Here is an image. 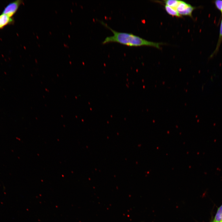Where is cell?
<instances>
[{"label":"cell","instance_id":"obj_6","mask_svg":"<svg viewBox=\"0 0 222 222\" xmlns=\"http://www.w3.org/2000/svg\"><path fill=\"white\" fill-rule=\"evenodd\" d=\"M222 220V204L218 208L214 219L211 222H219Z\"/></svg>","mask_w":222,"mask_h":222},{"label":"cell","instance_id":"obj_9","mask_svg":"<svg viewBox=\"0 0 222 222\" xmlns=\"http://www.w3.org/2000/svg\"><path fill=\"white\" fill-rule=\"evenodd\" d=\"M164 1L166 5L171 7L175 10L180 1L179 0H167Z\"/></svg>","mask_w":222,"mask_h":222},{"label":"cell","instance_id":"obj_11","mask_svg":"<svg viewBox=\"0 0 222 222\" xmlns=\"http://www.w3.org/2000/svg\"><path fill=\"white\" fill-rule=\"evenodd\" d=\"M222 222V220H221L220 221V222Z\"/></svg>","mask_w":222,"mask_h":222},{"label":"cell","instance_id":"obj_7","mask_svg":"<svg viewBox=\"0 0 222 222\" xmlns=\"http://www.w3.org/2000/svg\"><path fill=\"white\" fill-rule=\"evenodd\" d=\"M165 8L166 11L169 14L173 16L181 17L177 10L174 8L166 5L165 6Z\"/></svg>","mask_w":222,"mask_h":222},{"label":"cell","instance_id":"obj_5","mask_svg":"<svg viewBox=\"0 0 222 222\" xmlns=\"http://www.w3.org/2000/svg\"><path fill=\"white\" fill-rule=\"evenodd\" d=\"M190 5H191L185 2L180 1L176 10L179 14L180 12L185 10Z\"/></svg>","mask_w":222,"mask_h":222},{"label":"cell","instance_id":"obj_10","mask_svg":"<svg viewBox=\"0 0 222 222\" xmlns=\"http://www.w3.org/2000/svg\"><path fill=\"white\" fill-rule=\"evenodd\" d=\"M213 3L216 8L219 10L222 14V0H216Z\"/></svg>","mask_w":222,"mask_h":222},{"label":"cell","instance_id":"obj_1","mask_svg":"<svg viewBox=\"0 0 222 222\" xmlns=\"http://www.w3.org/2000/svg\"><path fill=\"white\" fill-rule=\"evenodd\" d=\"M101 22L103 25L110 29L113 34V35L105 38L102 42L103 44L115 42L130 46H147L160 49V45L163 44L162 43L148 41L131 33L117 31L110 28L105 23L103 22Z\"/></svg>","mask_w":222,"mask_h":222},{"label":"cell","instance_id":"obj_8","mask_svg":"<svg viewBox=\"0 0 222 222\" xmlns=\"http://www.w3.org/2000/svg\"><path fill=\"white\" fill-rule=\"evenodd\" d=\"M195 8V7L191 5L185 10L180 12L179 14L181 16V15H186L192 17V12Z\"/></svg>","mask_w":222,"mask_h":222},{"label":"cell","instance_id":"obj_3","mask_svg":"<svg viewBox=\"0 0 222 222\" xmlns=\"http://www.w3.org/2000/svg\"><path fill=\"white\" fill-rule=\"evenodd\" d=\"M13 21L11 17L2 13L0 15V29L12 23Z\"/></svg>","mask_w":222,"mask_h":222},{"label":"cell","instance_id":"obj_4","mask_svg":"<svg viewBox=\"0 0 222 222\" xmlns=\"http://www.w3.org/2000/svg\"><path fill=\"white\" fill-rule=\"evenodd\" d=\"M222 42V17L221 20L220 28V31H219V35L217 43L216 46L215 51H214L213 53L211 54L210 56V57L212 58L218 52L219 50L220 47V45Z\"/></svg>","mask_w":222,"mask_h":222},{"label":"cell","instance_id":"obj_2","mask_svg":"<svg viewBox=\"0 0 222 222\" xmlns=\"http://www.w3.org/2000/svg\"><path fill=\"white\" fill-rule=\"evenodd\" d=\"M22 2V0H18L10 3L4 9L2 14L11 17L16 12Z\"/></svg>","mask_w":222,"mask_h":222}]
</instances>
